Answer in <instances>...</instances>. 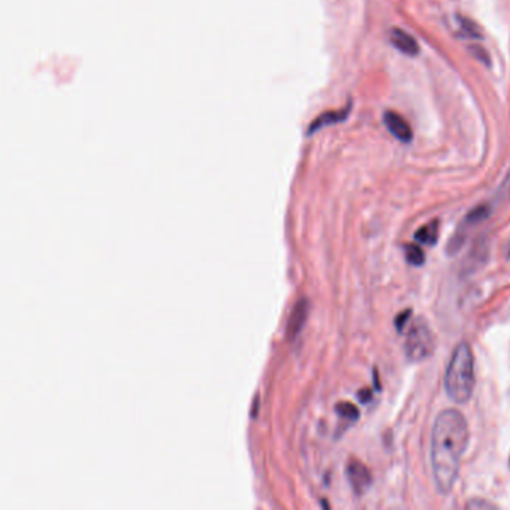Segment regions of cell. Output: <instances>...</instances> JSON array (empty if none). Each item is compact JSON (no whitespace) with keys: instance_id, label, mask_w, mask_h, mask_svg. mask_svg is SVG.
Listing matches in <instances>:
<instances>
[{"instance_id":"6da1fadb","label":"cell","mask_w":510,"mask_h":510,"mask_svg":"<svg viewBox=\"0 0 510 510\" xmlns=\"http://www.w3.org/2000/svg\"><path fill=\"white\" fill-rule=\"evenodd\" d=\"M469 440V424L461 411L443 410L436 419L431 437L432 474L441 494H449L457 482Z\"/></svg>"},{"instance_id":"7a4b0ae2","label":"cell","mask_w":510,"mask_h":510,"mask_svg":"<svg viewBox=\"0 0 510 510\" xmlns=\"http://www.w3.org/2000/svg\"><path fill=\"white\" fill-rule=\"evenodd\" d=\"M474 385V356L469 343L462 341L452 353L444 376V388L453 403L465 404L473 395Z\"/></svg>"},{"instance_id":"3957f363","label":"cell","mask_w":510,"mask_h":510,"mask_svg":"<svg viewBox=\"0 0 510 510\" xmlns=\"http://www.w3.org/2000/svg\"><path fill=\"white\" fill-rule=\"evenodd\" d=\"M434 349H436V341L428 322L424 318H418L406 337V357L410 362H422L428 360Z\"/></svg>"},{"instance_id":"277c9868","label":"cell","mask_w":510,"mask_h":510,"mask_svg":"<svg viewBox=\"0 0 510 510\" xmlns=\"http://www.w3.org/2000/svg\"><path fill=\"white\" fill-rule=\"evenodd\" d=\"M346 473H347V481H349L352 490L357 495L364 494L373 482L371 472L368 470L367 465L362 464L361 461H356V460L350 461L349 465H347Z\"/></svg>"},{"instance_id":"5b68a950","label":"cell","mask_w":510,"mask_h":510,"mask_svg":"<svg viewBox=\"0 0 510 510\" xmlns=\"http://www.w3.org/2000/svg\"><path fill=\"white\" fill-rule=\"evenodd\" d=\"M383 123L388 127L389 132L398 141H401V143L404 144L411 143V139H413V130H411L404 117H401L394 111H386L383 114Z\"/></svg>"},{"instance_id":"8992f818","label":"cell","mask_w":510,"mask_h":510,"mask_svg":"<svg viewBox=\"0 0 510 510\" xmlns=\"http://www.w3.org/2000/svg\"><path fill=\"white\" fill-rule=\"evenodd\" d=\"M307 318H309V301L307 299H299L295 304L294 310H292L289 322L286 325L288 339L294 340L297 337V335L302 331L304 325H306Z\"/></svg>"},{"instance_id":"52a82bcc","label":"cell","mask_w":510,"mask_h":510,"mask_svg":"<svg viewBox=\"0 0 510 510\" xmlns=\"http://www.w3.org/2000/svg\"><path fill=\"white\" fill-rule=\"evenodd\" d=\"M390 42H392V45L401 51L403 54H406V56H418L419 54V43L418 41L409 35L407 31L401 30V29H392L390 30Z\"/></svg>"},{"instance_id":"ba28073f","label":"cell","mask_w":510,"mask_h":510,"mask_svg":"<svg viewBox=\"0 0 510 510\" xmlns=\"http://www.w3.org/2000/svg\"><path fill=\"white\" fill-rule=\"evenodd\" d=\"M350 113V105L343 108V110L340 111H328V113H323L322 115H319L316 120H314L309 130H307V135H311L314 132H318V130H320L322 127H327L330 125H335V123H340L343 120H346L347 115H349Z\"/></svg>"},{"instance_id":"9c48e42d","label":"cell","mask_w":510,"mask_h":510,"mask_svg":"<svg viewBox=\"0 0 510 510\" xmlns=\"http://www.w3.org/2000/svg\"><path fill=\"white\" fill-rule=\"evenodd\" d=\"M415 238L422 244H427V246L436 244L437 238H439V222L432 220L428 225L419 227L415 234Z\"/></svg>"},{"instance_id":"30bf717a","label":"cell","mask_w":510,"mask_h":510,"mask_svg":"<svg viewBox=\"0 0 510 510\" xmlns=\"http://www.w3.org/2000/svg\"><path fill=\"white\" fill-rule=\"evenodd\" d=\"M404 253H406V259L407 262L410 265H415V267H420L424 265L425 262V253L422 248L416 244H407L406 248H404Z\"/></svg>"},{"instance_id":"8fae6325","label":"cell","mask_w":510,"mask_h":510,"mask_svg":"<svg viewBox=\"0 0 510 510\" xmlns=\"http://www.w3.org/2000/svg\"><path fill=\"white\" fill-rule=\"evenodd\" d=\"M335 411H337L341 418L349 419V420H356L357 418H360V410H357V407L352 403H346V401L344 403L337 404Z\"/></svg>"},{"instance_id":"7c38bea8","label":"cell","mask_w":510,"mask_h":510,"mask_svg":"<svg viewBox=\"0 0 510 510\" xmlns=\"http://www.w3.org/2000/svg\"><path fill=\"white\" fill-rule=\"evenodd\" d=\"M460 27H461L462 35H467V36L476 38V39L481 38V31H479V29H477V26L473 23V21H470L467 18H460Z\"/></svg>"},{"instance_id":"4fadbf2b","label":"cell","mask_w":510,"mask_h":510,"mask_svg":"<svg viewBox=\"0 0 510 510\" xmlns=\"http://www.w3.org/2000/svg\"><path fill=\"white\" fill-rule=\"evenodd\" d=\"M488 214H490V208L486 205H479L474 210H472V213L467 215V222L469 223H477L483 219H486Z\"/></svg>"},{"instance_id":"5bb4252c","label":"cell","mask_w":510,"mask_h":510,"mask_svg":"<svg viewBox=\"0 0 510 510\" xmlns=\"http://www.w3.org/2000/svg\"><path fill=\"white\" fill-rule=\"evenodd\" d=\"M410 316H411V310H406V311H403V314H399V316L395 320V325H397V330L398 331H403L404 330V325L407 323V320H409Z\"/></svg>"},{"instance_id":"9a60e30c","label":"cell","mask_w":510,"mask_h":510,"mask_svg":"<svg viewBox=\"0 0 510 510\" xmlns=\"http://www.w3.org/2000/svg\"><path fill=\"white\" fill-rule=\"evenodd\" d=\"M357 398H360L361 399V403H370V401H371V398H373V394H371V390H368V389H361L360 390V394H357Z\"/></svg>"},{"instance_id":"2e32d148","label":"cell","mask_w":510,"mask_h":510,"mask_svg":"<svg viewBox=\"0 0 510 510\" xmlns=\"http://www.w3.org/2000/svg\"><path fill=\"white\" fill-rule=\"evenodd\" d=\"M469 509H476V507H494L493 504H488L486 502L483 500H479V498H474V500H472L469 504H467Z\"/></svg>"},{"instance_id":"e0dca14e","label":"cell","mask_w":510,"mask_h":510,"mask_svg":"<svg viewBox=\"0 0 510 510\" xmlns=\"http://www.w3.org/2000/svg\"><path fill=\"white\" fill-rule=\"evenodd\" d=\"M504 255H506V257H507V259H510V240H509V243H507V246H506V252H504Z\"/></svg>"}]
</instances>
